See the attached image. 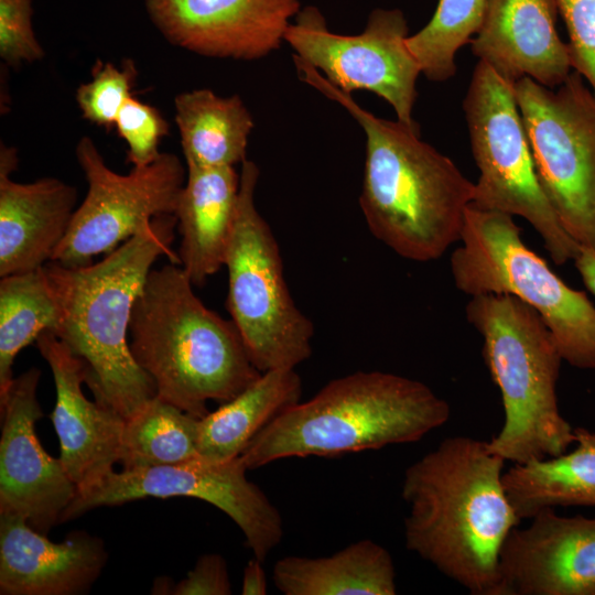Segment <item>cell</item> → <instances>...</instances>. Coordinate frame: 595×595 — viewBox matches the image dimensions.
I'll use <instances>...</instances> for the list:
<instances>
[{
	"instance_id": "obj_1",
	"label": "cell",
	"mask_w": 595,
	"mask_h": 595,
	"mask_svg": "<svg viewBox=\"0 0 595 595\" xmlns=\"http://www.w3.org/2000/svg\"><path fill=\"white\" fill-rule=\"evenodd\" d=\"M505 459L487 441L444 439L404 470L405 548L473 595H499V556L519 526L506 495Z\"/></svg>"
},
{
	"instance_id": "obj_2",
	"label": "cell",
	"mask_w": 595,
	"mask_h": 595,
	"mask_svg": "<svg viewBox=\"0 0 595 595\" xmlns=\"http://www.w3.org/2000/svg\"><path fill=\"white\" fill-rule=\"evenodd\" d=\"M299 77L360 125L366 158L359 205L376 239L400 257L428 262L461 240L475 183L420 138L419 126L379 118L316 68L293 56Z\"/></svg>"
},
{
	"instance_id": "obj_3",
	"label": "cell",
	"mask_w": 595,
	"mask_h": 595,
	"mask_svg": "<svg viewBox=\"0 0 595 595\" xmlns=\"http://www.w3.org/2000/svg\"><path fill=\"white\" fill-rule=\"evenodd\" d=\"M176 217L164 214L97 262L43 267L55 301L57 324L52 332L85 364V383L95 400L125 419L156 396L151 377L137 364L128 342L134 300L153 263L172 250Z\"/></svg>"
},
{
	"instance_id": "obj_4",
	"label": "cell",
	"mask_w": 595,
	"mask_h": 595,
	"mask_svg": "<svg viewBox=\"0 0 595 595\" xmlns=\"http://www.w3.org/2000/svg\"><path fill=\"white\" fill-rule=\"evenodd\" d=\"M178 264L151 269L137 295L130 350L156 396L202 419L207 401L227 402L262 374L231 320L198 299Z\"/></svg>"
},
{
	"instance_id": "obj_5",
	"label": "cell",
	"mask_w": 595,
	"mask_h": 595,
	"mask_svg": "<svg viewBox=\"0 0 595 595\" xmlns=\"http://www.w3.org/2000/svg\"><path fill=\"white\" fill-rule=\"evenodd\" d=\"M451 418L428 385L379 370L355 371L283 410L239 455L256 469L290 457H335L414 443Z\"/></svg>"
},
{
	"instance_id": "obj_6",
	"label": "cell",
	"mask_w": 595,
	"mask_h": 595,
	"mask_svg": "<svg viewBox=\"0 0 595 595\" xmlns=\"http://www.w3.org/2000/svg\"><path fill=\"white\" fill-rule=\"evenodd\" d=\"M465 311L502 400L505 421L489 451L513 464L565 453L575 434L558 403L563 359L543 318L509 294L474 295Z\"/></svg>"
},
{
	"instance_id": "obj_7",
	"label": "cell",
	"mask_w": 595,
	"mask_h": 595,
	"mask_svg": "<svg viewBox=\"0 0 595 595\" xmlns=\"http://www.w3.org/2000/svg\"><path fill=\"white\" fill-rule=\"evenodd\" d=\"M459 241L451 256L457 290L516 296L543 318L564 361L595 369L594 304L523 242L513 216L470 204Z\"/></svg>"
},
{
	"instance_id": "obj_8",
	"label": "cell",
	"mask_w": 595,
	"mask_h": 595,
	"mask_svg": "<svg viewBox=\"0 0 595 595\" xmlns=\"http://www.w3.org/2000/svg\"><path fill=\"white\" fill-rule=\"evenodd\" d=\"M259 169L245 160L235 220L224 266L228 272L226 307L252 363L261 372L292 368L312 355L314 325L290 293L283 261L269 224L258 212Z\"/></svg>"
},
{
	"instance_id": "obj_9",
	"label": "cell",
	"mask_w": 595,
	"mask_h": 595,
	"mask_svg": "<svg viewBox=\"0 0 595 595\" xmlns=\"http://www.w3.org/2000/svg\"><path fill=\"white\" fill-rule=\"evenodd\" d=\"M463 107L479 170L472 205L520 216L539 234L555 264L574 260L580 245L566 232L540 185L515 84L478 61Z\"/></svg>"
},
{
	"instance_id": "obj_10",
	"label": "cell",
	"mask_w": 595,
	"mask_h": 595,
	"mask_svg": "<svg viewBox=\"0 0 595 595\" xmlns=\"http://www.w3.org/2000/svg\"><path fill=\"white\" fill-rule=\"evenodd\" d=\"M515 94L547 198L566 232L595 248V94L575 71L556 90L523 77Z\"/></svg>"
},
{
	"instance_id": "obj_11",
	"label": "cell",
	"mask_w": 595,
	"mask_h": 595,
	"mask_svg": "<svg viewBox=\"0 0 595 595\" xmlns=\"http://www.w3.org/2000/svg\"><path fill=\"white\" fill-rule=\"evenodd\" d=\"M75 156L88 191L51 261L65 267L90 264L98 255L110 253L144 230L154 217L174 214L187 174L177 155L161 152L152 163L119 174L106 164L94 140L84 136Z\"/></svg>"
},
{
	"instance_id": "obj_12",
	"label": "cell",
	"mask_w": 595,
	"mask_h": 595,
	"mask_svg": "<svg viewBox=\"0 0 595 595\" xmlns=\"http://www.w3.org/2000/svg\"><path fill=\"white\" fill-rule=\"evenodd\" d=\"M408 24L397 9H377L357 35L328 30L314 7L300 11L289 25L284 42L295 57L316 68L344 93L368 90L385 99L397 120L418 126L412 117L421 68L407 45Z\"/></svg>"
},
{
	"instance_id": "obj_13",
	"label": "cell",
	"mask_w": 595,
	"mask_h": 595,
	"mask_svg": "<svg viewBox=\"0 0 595 595\" xmlns=\"http://www.w3.org/2000/svg\"><path fill=\"white\" fill-rule=\"evenodd\" d=\"M247 470L239 456L225 462L197 456L173 465L113 470L77 493L61 522L98 507L141 498L192 497L226 513L242 532L253 556L263 562L282 541L283 520L263 490L247 478Z\"/></svg>"
},
{
	"instance_id": "obj_14",
	"label": "cell",
	"mask_w": 595,
	"mask_h": 595,
	"mask_svg": "<svg viewBox=\"0 0 595 595\" xmlns=\"http://www.w3.org/2000/svg\"><path fill=\"white\" fill-rule=\"evenodd\" d=\"M40 378L39 368H29L0 399V515L21 516L47 534L62 521L77 487L36 436L35 423L43 416L36 398Z\"/></svg>"
},
{
	"instance_id": "obj_15",
	"label": "cell",
	"mask_w": 595,
	"mask_h": 595,
	"mask_svg": "<svg viewBox=\"0 0 595 595\" xmlns=\"http://www.w3.org/2000/svg\"><path fill=\"white\" fill-rule=\"evenodd\" d=\"M167 42L216 58L259 60L279 50L300 0H144Z\"/></svg>"
},
{
	"instance_id": "obj_16",
	"label": "cell",
	"mask_w": 595,
	"mask_h": 595,
	"mask_svg": "<svg viewBox=\"0 0 595 595\" xmlns=\"http://www.w3.org/2000/svg\"><path fill=\"white\" fill-rule=\"evenodd\" d=\"M499 556V595H595V517L541 510Z\"/></svg>"
},
{
	"instance_id": "obj_17",
	"label": "cell",
	"mask_w": 595,
	"mask_h": 595,
	"mask_svg": "<svg viewBox=\"0 0 595 595\" xmlns=\"http://www.w3.org/2000/svg\"><path fill=\"white\" fill-rule=\"evenodd\" d=\"M35 345L54 379L56 400L50 419L60 441L58 458L80 493L113 472L126 419L87 399L82 390L85 364L56 335L44 331Z\"/></svg>"
},
{
	"instance_id": "obj_18",
	"label": "cell",
	"mask_w": 595,
	"mask_h": 595,
	"mask_svg": "<svg viewBox=\"0 0 595 595\" xmlns=\"http://www.w3.org/2000/svg\"><path fill=\"white\" fill-rule=\"evenodd\" d=\"M558 12L556 0H487L472 51L511 84L529 77L558 87L572 69L567 43L556 30Z\"/></svg>"
},
{
	"instance_id": "obj_19",
	"label": "cell",
	"mask_w": 595,
	"mask_h": 595,
	"mask_svg": "<svg viewBox=\"0 0 595 595\" xmlns=\"http://www.w3.org/2000/svg\"><path fill=\"white\" fill-rule=\"evenodd\" d=\"M35 530L25 518L0 515V594L87 593L106 565L104 541L74 531L62 542Z\"/></svg>"
},
{
	"instance_id": "obj_20",
	"label": "cell",
	"mask_w": 595,
	"mask_h": 595,
	"mask_svg": "<svg viewBox=\"0 0 595 595\" xmlns=\"http://www.w3.org/2000/svg\"><path fill=\"white\" fill-rule=\"evenodd\" d=\"M15 149L0 150V278L41 269L66 236L76 210L73 185L42 177L31 183L10 178Z\"/></svg>"
},
{
	"instance_id": "obj_21",
	"label": "cell",
	"mask_w": 595,
	"mask_h": 595,
	"mask_svg": "<svg viewBox=\"0 0 595 595\" xmlns=\"http://www.w3.org/2000/svg\"><path fill=\"white\" fill-rule=\"evenodd\" d=\"M174 215L180 267L201 286L224 266L236 215L240 175L234 166L186 165Z\"/></svg>"
},
{
	"instance_id": "obj_22",
	"label": "cell",
	"mask_w": 595,
	"mask_h": 595,
	"mask_svg": "<svg viewBox=\"0 0 595 595\" xmlns=\"http://www.w3.org/2000/svg\"><path fill=\"white\" fill-rule=\"evenodd\" d=\"M396 576L390 552L370 539L327 556H284L272 575L284 595H394Z\"/></svg>"
},
{
	"instance_id": "obj_23",
	"label": "cell",
	"mask_w": 595,
	"mask_h": 595,
	"mask_svg": "<svg viewBox=\"0 0 595 595\" xmlns=\"http://www.w3.org/2000/svg\"><path fill=\"white\" fill-rule=\"evenodd\" d=\"M295 369L264 371L234 399L199 419L197 454L208 462L238 457L248 443L283 410L301 400Z\"/></svg>"
},
{
	"instance_id": "obj_24",
	"label": "cell",
	"mask_w": 595,
	"mask_h": 595,
	"mask_svg": "<svg viewBox=\"0 0 595 595\" xmlns=\"http://www.w3.org/2000/svg\"><path fill=\"white\" fill-rule=\"evenodd\" d=\"M576 446L555 457L513 464L502 474L517 516L531 519L555 507H595V433L574 428Z\"/></svg>"
},
{
	"instance_id": "obj_25",
	"label": "cell",
	"mask_w": 595,
	"mask_h": 595,
	"mask_svg": "<svg viewBox=\"0 0 595 595\" xmlns=\"http://www.w3.org/2000/svg\"><path fill=\"white\" fill-rule=\"evenodd\" d=\"M175 123L186 165L235 166L246 159L252 116L238 95L220 97L210 89L178 94Z\"/></svg>"
},
{
	"instance_id": "obj_26",
	"label": "cell",
	"mask_w": 595,
	"mask_h": 595,
	"mask_svg": "<svg viewBox=\"0 0 595 595\" xmlns=\"http://www.w3.org/2000/svg\"><path fill=\"white\" fill-rule=\"evenodd\" d=\"M199 419L155 396L126 419L118 463L122 469L173 465L198 456Z\"/></svg>"
},
{
	"instance_id": "obj_27",
	"label": "cell",
	"mask_w": 595,
	"mask_h": 595,
	"mask_svg": "<svg viewBox=\"0 0 595 595\" xmlns=\"http://www.w3.org/2000/svg\"><path fill=\"white\" fill-rule=\"evenodd\" d=\"M56 324V305L43 267L0 278V399L14 379L17 355Z\"/></svg>"
},
{
	"instance_id": "obj_28",
	"label": "cell",
	"mask_w": 595,
	"mask_h": 595,
	"mask_svg": "<svg viewBox=\"0 0 595 595\" xmlns=\"http://www.w3.org/2000/svg\"><path fill=\"white\" fill-rule=\"evenodd\" d=\"M486 4L487 0H440L429 23L407 37L428 79L444 82L455 74V55L477 33Z\"/></svg>"
},
{
	"instance_id": "obj_29",
	"label": "cell",
	"mask_w": 595,
	"mask_h": 595,
	"mask_svg": "<svg viewBox=\"0 0 595 595\" xmlns=\"http://www.w3.org/2000/svg\"><path fill=\"white\" fill-rule=\"evenodd\" d=\"M137 77L132 60L123 61L121 67L97 61L91 68V79L79 85L75 93L83 118L98 127L113 128L121 107L133 96Z\"/></svg>"
},
{
	"instance_id": "obj_30",
	"label": "cell",
	"mask_w": 595,
	"mask_h": 595,
	"mask_svg": "<svg viewBox=\"0 0 595 595\" xmlns=\"http://www.w3.org/2000/svg\"><path fill=\"white\" fill-rule=\"evenodd\" d=\"M118 136L126 142L127 162L144 166L159 158L160 141L169 134L170 126L153 106L131 96L115 121Z\"/></svg>"
},
{
	"instance_id": "obj_31",
	"label": "cell",
	"mask_w": 595,
	"mask_h": 595,
	"mask_svg": "<svg viewBox=\"0 0 595 595\" xmlns=\"http://www.w3.org/2000/svg\"><path fill=\"white\" fill-rule=\"evenodd\" d=\"M32 17L33 0H0V57L8 66L15 68L45 55Z\"/></svg>"
},
{
	"instance_id": "obj_32",
	"label": "cell",
	"mask_w": 595,
	"mask_h": 595,
	"mask_svg": "<svg viewBox=\"0 0 595 595\" xmlns=\"http://www.w3.org/2000/svg\"><path fill=\"white\" fill-rule=\"evenodd\" d=\"M556 4L567 28L571 66L595 94V0H556Z\"/></svg>"
},
{
	"instance_id": "obj_33",
	"label": "cell",
	"mask_w": 595,
	"mask_h": 595,
	"mask_svg": "<svg viewBox=\"0 0 595 595\" xmlns=\"http://www.w3.org/2000/svg\"><path fill=\"white\" fill-rule=\"evenodd\" d=\"M173 595H229L231 585L226 560L217 553L202 555L186 577L173 584Z\"/></svg>"
},
{
	"instance_id": "obj_34",
	"label": "cell",
	"mask_w": 595,
	"mask_h": 595,
	"mask_svg": "<svg viewBox=\"0 0 595 595\" xmlns=\"http://www.w3.org/2000/svg\"><path fill=\"white\" fill-rule=\"evenodd\" d=\"M267 592L268 581L262 561L253 556L244 570L241 594L264 595Z\"/></svg>"
},
{
	"instance_id": "obj_35",
	"label": "cell",
	"mask_w": 595,
	"mask_h": 595,
	"mask_svg": "<svg viewBox=\"0 0 595 595\" xmlns=\"http://www.w3.org/2000/svg\"><path fill=\"white\" fill-rule=\"evenodd\" d=\"M573 261L585 286L595 295V248L580 246Z\"/></svg>"
}]
</instances>
